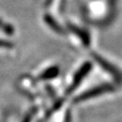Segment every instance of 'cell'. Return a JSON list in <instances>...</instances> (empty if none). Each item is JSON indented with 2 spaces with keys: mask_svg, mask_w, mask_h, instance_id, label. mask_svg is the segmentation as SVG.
<instances>
[{
  "mask_svg": "<svg viewBox=\"0 0 122 122\" xmlns=\"http://www.w3.org/2000/svg\"><path fill=\"white\" fill-rule=\"evenodd\" d=\"M109 69L110 70V72L112 73L115 78L118 80L119 81H122V69L118 67H114L112 65L109 66Z\"/></svg>",
  "mask_w": 122,
  "mask_h": 122,
  "instance_id": "obj_1",
  "label": "cell"
}]
</instances>
